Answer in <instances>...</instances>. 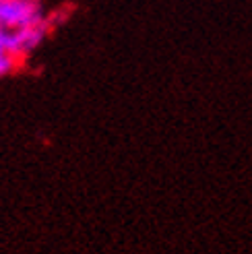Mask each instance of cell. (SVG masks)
<instances>
[{
	"mask_svg": "<svg viewBox=\"0 0 252 254\" xmlns=\"http://www.w3.org/2000/svg\"><path fill=\"white\" fill-rule=\"evenodd\" d=\"M48 12L44 0H0V25L2 27H25L42 21Z\"/></svg>",
	"mask_w": 252,
	"mask_h": 254,
	"instance_id": "obj_1",
	"label": "cell"
},
{
	"mask_svg": "<svg viewBox=\"0 0 252 254\" xmlns=\"http://www.w3.org/2000/svg\"><path fill=\"white\" fill-rule=\"evenodd\" d=\"M23 62H25V60H21V58L15 56V54H2V56H0V79L15 74V72L23 66Z\"/></svg>",
	"mask_w": 252,
	"mask_h": 254,
	"instance_id": "obj_2",
	"label": "cell"
}]
</instances>
